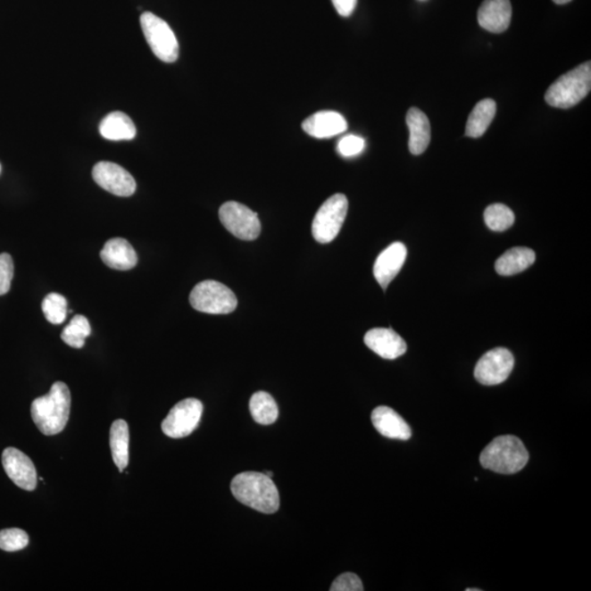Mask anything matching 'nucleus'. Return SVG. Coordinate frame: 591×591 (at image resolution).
Listing matches in <instances>:
<instances>
[{
  "mask_svg": "<svg viewBox=\"0 0 591 591\" xmlns=\"http://www.w3.org/2000/svg\"><path fill=\"white\" fill-rule=\"evenodd\" d=\"M529 462V454L520 438L500 436L487 445L479 455L482 467L501 474L521 471Z\"/></svg>",
  "mask_w": 591,
  "mask_h": 591,
  "instance_id": "obj_3",
  "label": "nucleus"
},
{
  "mask_svg": "<svg viewBox=\"0 0 591 591\" xmlns=\"http://www.w3.org/2000/svg\"><path fill=\"white\" fill-rule=\"evenodd\" d=\"M91 334V327L85 316L77 314L62 333V340L74 348L85 346L86 338Z\"/></svg>",
  "mask_w": 591,
  "mask_h": 591,
  "instance_id": "obj_25",
  "label": "nucleus"
},
{
  "mask_svg": "<svg viewBox=\"0 0 591 591\" xmlns=\"http://www.w3.org/2000/svg\"><path fill=\"white\" fill-rule=\"evenodd\" d=\"M100 134L105 139L113 140H130L137 137V126L130 120L129 115L123 112H113L106 115L100 123Z\"/></svg>",
  "mask_w": 591,
  "mask_h": 591,
  "instance_id": "obj_20",
  "label": "nucleus"
},
{
  "mask_svg": "<svg viewBox=\"0 0 591 591\" xmlns=\"http://www.w3.org/2000/svg\"><path fill=\"white\" fill-rule=\"evenodd\" d=\"M334 8L342 17H350L355 11L357 0H332Z\"/></svg>",
  "mask_w": 591,
  "mask_h": 591,
  "instance_id": "obj_32",
  "label": "nucleus"
},
{
  "mask_svg": "<svg viewBox=\"0 0 591 591\" xmlns=\"http://www.w3.org/2000/svg\"><path fill=\"white\" fill-rule=\"evenodd\" d=\"M110 447L115 466L123 472L129 462V430L124 420H116L111 426Z\"/></svg>",
  "mask_w": 591,
  "mask_h": 591,
  "instance_id": "obj_22",
  "label": "nucleus"
},
{
  "mask_svg": "<svg viewBox=\"0 0 591 591\" xmlns=\"http://www.w3.org/2000/svg\"><path fill=\"white\" fill-rule=\"evenodd\" d=\"M3 467L16 486L26 491H35L37 484V470L27 454L13 447L4 449Z\"/></svg>",
  "mask_w": 591,
  "mask_h": 591,
  "instance_id": "obj_12",
  "label": "nucleus"
},
{
  "mask_svg": "<svg viewBox=\"0 0 591 591\" xmlns=\"http://www.w3.org/2000/svg\"><path fill=\"white\" fill-rule=\"evenodd\" d=\"M252 418L261 425H271L279 419V406L268 392H255L250 399Z\"/></svg>",
  "mask_w": 591,
  "mask_h": 591,
  "instance_id": "obj_24",
  "label": "nucleus"
},
{
  "mask_svg": "<svg viewBox=\"0 0 591 591\" xmlns=\"http://www.w3.org/2000/svg\"><path fill=\"white\" fill-rule=\"evenodd\" d=\"M0 172H2V166H0Z\"/></svg>",
  "mask_w": 591,
  "mask_h": 591,
  "instance_id": "obj_36",
  "label": "nucleus"
},
{
  "mask_svg": "<svg viewBox=\"0 0 591 591\" xmlns=\"http://www.w3.org/2000/svg\"><path fill=\"white\" fill-rule=\"evenodd\" d=\"M591 89V62H584L566 72L545 92L546 104L559 109L573 108L588 96Z\"/></svg>",
  "mask_w": 591,
  "mask_h": 591,
  "instance_id": "obj_4",
  "label": "nucleus"
},
{
  "mask_svg": "<svg viewBox=\"0 0 591 591\" xmlns=\"http://www.w3.org/2000/svg\"><path fill=\"white\" fill-rule=\"evenodd\" d=\"M467 591H481V589L468 588Z\"/></svg>",
  "mask_w": 591,
  "mask_h": 591,
  "instance_id": "obj_35",
  "label": "nucleus"
},
{
  "mask_svg": "<svg viewBox=\"0 0 591 591\" xmlns=\"http://www.w3.org/2000/svg\"><path fill=\"white\" fill-rule=\"evenodd\" d=\"M368 348L385 360H396L406 352V343L392 329L377 328L368 331L364 337Z\"/></svg>",
  "mask_w": 591,
  "mask_h": 591,
  "instance_id": "obj_14",
  "label": "nucleus"
},
{
  "mask_svg": "<svg viewBox=\"0 0 591 591\" xmlns=\"http://www.w3.org/2000/svg\"><path fill=\"white\" fill-rule=\"evenodd\" d=\"M100 256L105 265L119 271L132 270L138 262L137 251L123 238H113L106 242Z\"/></svg>",
  "mask_w": 591,
  "mask_h": 591,
  "instance_id": "obj_18",
  "label": "nucleus"
},
{
  "mask_svg": "<svg viewBox=\"0 0 591 591\" xmlns=\"http://www.w3.org/2000/svg\"><path fill=\"white\" fill-rule=\"evenodd\" d=\"M331 591H362V580L357 575L353 573H344L333 581Z\"/></svg>",
  "mask_w": 591,
  "mask_h": 591,
  "instance_id": "obj_31",
  "label": "nucleus"
},
{
  "mask_svg": "<svg viewBox=\"0 0 591 591\" xmlns=\"http://www.w3.org/2000/svg\"><path fill=\"white\" fill-rule=\"evenodd\" d=\"M29 545V536L26 531L12 528L0 531V549L6 552L21 551Z\"/></svg>",
  "mask_w": 591,
  "mask_h": 591,
  "instance_id": "obj_28",
  "label": "nucleus"
},
{
  "mask_svg": "<svg viewBox=\"0 0 591 591\" xmlns=\"http://www.w3.org/2000/svg\"><path fill=\"white\" fill-rule=\"evenodd\" d=\"M145 38L154 55L164 62H174L179 56V43L169 24L153 12L140 16Z\"/></svg>",
  "mask_w": 591,
  "mask_h": 591,
  "instance_id": "obj_6",
  "label": "nucleus"
},
{
  "mask_svg": "<svg viewBox=\"0 0 591 591\" xmlns=\"http://www.w3.org/2000/svg\"><path fill=\"white\" fill-rule=\"evenodd\" d=\"M190 303L197 312L208 314L231 313L238 306L234 292L216 280L197 284L191 292Z\"/></svg>",
  "mask_w": 591,
  "mask_h": 591,
  "instance_id": "obj_5",
  "label": "nucleus"
},
{
  "mask_svg": "<svg viewBox=\"0 0 591 591\" xmlns=\"http://www.w3.org/2000/svg\"><path fill=\"white\" fill-rule=\"evenodd\" d=\"M511 0H484L479 9V26L492 33H502L510 27L512 21Z\"/></svg>",
  "mask_w": 591,
  "mask_h": 591,
  "instance_id": "obj_15",
  "label": "nucleus"
},
{
  "mask_svg": "<svg viewBox=\"0 0 591 591\" xmlns=\"http://www.w3.org/2000/svg\"><path fill=\"white\" fill-rule=\"evenodd\" d=\"M71 391L64 382L57 381L47 395L32 402L31 415L42 434L54 436L66 428L71 413Z\"/></svg>",
  "mask_w": 591,
  "mask_h": 591,
  "instance_id": "obj_1",
  "label": "nucleus"
},
{
  "mask_svg": "<svg viewBox=\"0 0 591 591\" xmlns=\"http://www.w3.org/2000/svg\"><path fill=\"white\" fill-rule=\"evenodd\" d=\"M348 211L347 197L334 194L319 208L312 221V236L319 244H330L341 231Z\"/></svg>",
  "mask_w": 591,
  "mask_h": 591,
  "instance_id": "obj_7",
  "label": "nucleus"
},
{
  "mask_svg": "<svg viewBox=\"0 0 591 591\" xmlns=\"http://www.w3.org/2000/svg\"><path fill=\"white\" fill-rule=\"evenodd\" d=\"M303 129L314 138H330L347 129L346 120L334 111H321L304 121Z\"/></svg>",
  "mask_w": 591,
  "mask_h": 591,
  "instance_id": "obj_16",
  "label": "nucleus"
},
{
  "mask_svg": "<svg viewBox=\"0 0 591 591\" xmlns=\"http://www.w3.org/2000/svg\"><path fill=\"white\" fill-rule=\"evenodd\" d=\"M92 178L104 190L116 196L128 197L137 191V181L132 174L113 162L96 163L92 171Z\"/></svg>",
  "mask_w": 591,
  "mask_h": 591,
  "instance_id": "obj_11",
  "label": "nucleus"
},
{
  "mask_svg": "<svg viewBox=\"0 0 591 591\" xmlns=\"http://www.w3.org/2000/svg\"><path fill=\"white\" fill-rule=\"evenodd\" d=\"M43 313L48 322L62 324L67 318V300L64 296L52 293L48 294L42 303Z\"/></svg>",
  "mask_w": 591,
  "mask_h": 591,
  "instance_id": "obj_27",
  "label": "nucleus"
},
{
  "mask_svg": "<svg viewBox=\"0 0 591 591\" xmlns=\"http://www.w3.org/2000/svg\"><path fill=\"white\" fill-rule=\"evenodd\" d=\"M554 2L557 4H565L571 2V0H554Z\"/></svg>",
  "mask_w": 591,
  "mask_h": 591,
  "instance_id": "obj_33",
  "label": "nucleus"
},
{
  "mask_svg": "<svg viewBox=\"0 0 591 591\" xmlns=\"http://www.w3.org/2000/svg\"><path fill=\"white\" fill-rule=\"evenodd\" d=\"M372 425L382 436L390 439L408 440L412 430L408 423L387 406H378L371 414Z\"/></svg>",
  "mask_w": 591,
  "mask_h": 591,
  "instance_id": "obj_17",
  "label": "nucleus"
},
{
  "mask_svg": "<svg viewBox=\"0 0 591 591\" xmlns=\"http://www.w3.org/2000/svg\"><path fill=\"white\" fill-rule=\"evenodd\" d=\"M484 221L493 231H505L515 222V214L510 207L503 204L489 205L484 212Z\"/></svg>",
  "mask_w": 591,
  "mask_h": 591,
  "instance_id": "obj_26",
  "label": "nucleus"
},
{
  "mask_svg": "<svg viewBox=\"0 0 591 591\" xmlns=\"http://www.w3.org/2000/svg\"><path fill=\"white\" fill-rule=\"evenodd\" d=\"M221 224L231 235L241 240L258 238L261 222L258 214L238 202H227L220 208Z\"/></svg>",
  "mask_w": 591,
  "mask_h": 591,
  "instance_id": "obj_8",
  "label": "nucleus"
},
{
  "mask_svg": "<svg viewBox=\"0 0 591 591\" xmlns=\"http://www.w3.org/2000/svg\"><path fill=\"white\" fill-rule=\"evenodd\" d=\"M365 149V139L356 135H347L337 144V153L342 157L351 158L360 154Z\"/></svg>",
  "mask_w": 591,
  "mask_h": 591,
  "instance_id": "obj_29",
  "label": "nucleus"
},
{
  "mask_svg": "<svg viewBox=\"0 0 591 591\" xmlns=\"http://www.w3.org/2000/svg\"><path fill=\"white\" fill-rule=\"evenodd\" d=\"M496 114V103L492 99H484L474 106L470 114L466 135L468 137L479 138L486 134L488 126L493 122Z\"/></svg>",
  "mask_w": 591,
  "mask_h": 591,
  "instance_id": "obj_23",
  "label": "nucleus"
},
{
  "mask_svg": "<svg viewBox=\"0 0 591 591\" xmlns=\"http://www.w3.org/2000/svg\"><path fill=\"white\" fill-rule=\"evenodd\" d=\"M513 365L515 360L507 348H494L479 358L474 376L484 386L500 385L510 377Z\"/></svg>",
  "mask_w": 591,
  "mask_h": 591,
  "instance_id": "obj_10",
  "label": "nucleus"
},
{
  "mask_svg": "<svg viewBox=\"0 0 591 591\" xmlns=\"http://www.w3.org/2000/svg\"><path fill=\"white\" fill-rule=\"evenodd\" d=\"M203 404L197 399H186L173 406L162 424V432L171 438H184L197 429Z\"/></svg>",
  "mask_w": 591,
  "mask_h": 591,
  "instance_id": "obj_9",
  "label": "nucleus"
},
{
  "mask_svg": "<svg viewBox=\"0 0 591 591\" xmlns=\"http://www.w3.org/2000/svg\"><path fill=\"white\" fill-rule=\"evenodd\" d=\"M406 124L410 129V152L419 156L428 149L430 143L429 120L420 109L411 108L406 114Z\"/></svg>",
  "mask_w": 591,
  "mask_h": 591,
  "instance_id": "obj_19",
  "label": "nucleus"
},
{
  "mask_svg": "<svg viewBox=\"0 0 591 591\" xmlns=\"http://www.w3.org/2000/svg\"><path fill=\"white\" fill-rule=\"evenodd\" d=\"M14 274L13 260L11 254H0V296L6 295L12 287Z\"/></svg>",
  "mask_w": 591,
  "mask_h": 591,
  "instance_id": "obj_30",
  "label": "nucleus"
},
{
  "mask_svg": "<svg viewBox=\"0 0 591 591\" xmlns=\"http://www.w3.org/2000/svg\"><path fill=\"white\" fill-rule=\"evenodd\" d=\"M231 493L237 501L263 513H274L279 508V493L273 479L260 472H242L231 482Z\"/></svg>",
  "mask_w": 591,
  "mask_h": 591,
  "instance_id": "obj_2",
  "label": "nucleus"
},
{
  "mask_svg": "<svg viewBox=\"0 0 591 591\" xmlns=\"http://www.w3.org/2000/svg\"><path fill=\"white\" fill-rule=\"evenodd\" d=\"M535 261L536 254L534 250L518 246V248L506 251L496 261L495 270L502 276H512L521 273L523 271L530 268L535 263Z\"/></svg>",
  "mask_w": 591,
  "mask_h": 591,
  "instance_id": "obj_21",
  "label": "nucleus"
},
{
  "mask_svg": "<svg viewBox=\"0 0 591 591\" xmlns=\"http://www.w3.org/2000/svg\"><path fill=\"white\" fill-rule=\"evenodd\" d=\"M266 476L270 477L271 479L273 478V473L272 472H265Z\"/></svg>",
  "mask_w": 591,
  "mask_h": 591,
  "instance_id": "obj_34",
  "label": "nucleus"
},
{
  "mask_svg": "<svg viewBox=\"0 0 591 591\" xmlns=\"http://www.w3.org/2000/svg\"><path fill=\"white\" fill-rule=\"evenodd\" d=\"M408 250L401 242H395L381 252L374 265V275L377 282L384 290L399 274L404 265Z\"/></svg>",
  "mask_w": 591,
  "mask_h": 591,
  "instance_id": "obj_13",
  "label": "nucleus"
}]
</instances>
